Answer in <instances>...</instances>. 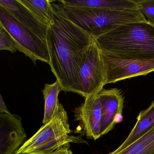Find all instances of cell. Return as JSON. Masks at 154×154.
<instances>
[{"label":"cell","mask_w":154,"mask_h":154,"mask_svg":"<svg viewBox=\"0 0 154 154\" xmlns=\"http://www.w3.org/2000/svg\"><path fill=\"white\" fill-rule=\"evenodd\" d=\"M59 2L66 17L94 39L124 24L147 21L139 10L118 11L66 7Z\"/></svg>","instance_id":"3957f363"},{"label":"cell","mask_w":154,"mask_h":154,"mask_svg":"<svg viewBox=\"0 0 154 154\" xmlns=\"http://www.w3.org/2000/svg\"><path fill=\"white\" fill-rule=\"evenodd\" d=\"M79 75L81 95L85 99L98 95L105 85L104 63L95 41L85 55Z\"/></svg>","instance_id":"8992f818"},{"label":"cell","mask_w":154,"mask_h":154,"mask_svg":"<svg viewBox=\"0 0 154 154\" xmlns=\"http://www.w3.org/2000/svg\"><path fill=\"white\" fill-rule=\"evenodd\" d=\"M26 137L21 117L17 114L0 113V154H15Z\"/></svg>","instance_id":"ba28073f"},{"label":"cell","mask_w":154,"mask_h":154,"mask_svg":"<svg viewBox=\"0 0 154 154\" xmlns=\"http://www.w3.org/2000/svg\"><path fill=\"white\" fill-rule=\"evenodd\" d=\"M101 105V135L109 133L122 120L124 99L117 88L103 89L98 94Z\"/></svg>","instance_id":"9c48e42d"},{"label":"cell","mask_w":154,"mask_h":154,"mask_svg":"<svg viewBox=\"0 0 154 154\" xmlns=\"http://www.w3.org/2000/svg\"><path fill=\"white\" fill-rule=\"evenodd\" d=\"M116 154H154V126L132 144Z\"/></svg>","instance_id":"2e32d148"},{"label":"cell","mask_w":154,"mask_h":154,"mask_svg":"<svg viewBox=\"0 0 154 154\" xmlns=\"http://www.w3.org/2000/svg\"><path fill=\"white\" fill-rule=\"evenodd\" d=\"M0 113H11L8 110L2 95L0 100Z\"/></svg>","instance_id":"ffe728a7"},{"label":"cell","mask_w":154,"mask_h":154,"mask_svg":"<svg viewBox=\"0 0 154 154\" xmlns=\"http://www.w3.org/2000/svg\"><path fill=\"white\" fill-rule=\"evenodd\" d=\"M138 9L145 15L148 22L154 25V0H137Z\"/></svg>","instance_id":"ac0fdd59"},{"label":"cell","mask_w":154,"mask_h":154,"mask_svg":"<svg viewBox=\"0 0 154 154\" xmlns=\"http://www.w3.org/2000/svg\"><path fill=\"white\" fill-rule=\"evenodd\" d=\"M39 22L48 28L53 20L52 1L50 0H17Z\"/></svg>","instance_id":"5bb4252c"},{"label":"cell","mask_w":154,"mask_h":154,"mask_svg":"<svg viewBox=\"0 0 154 154\" xmlns=\"http://www.w3.org/2000/svg\"><path fill=\"white\" fill-rule=\"evenodd\" d=\"M0 50H7L15 53L17 50L14 39L9 33L0 26Z\"/></svg>","instance_id":"e0dca14e"},{"label":"cell","mask_w":154,"mask_h":154,"mask_svg":"<svg viewBox=\"0 0 154 154\" xmlns=\"http://www.w3.org/2000/svg\"><path fill=\"white\" fill-rule=\"evenodd\" d=\"M62 91L59 82L56 81L52 84H46L42 91L45 99V112L43 123L49 121L54 115L59 104L58 95Z\"/></svg>","instance_id":"9a60e30c"},{"label":"cell","mask_w":154,"mask_h":154,"mask_svg":"<svg viewBox=\"0 0 154 154\" xmlns=\"http://www.w3.org/2000/svg\"><path fill=\"white\" fill-rule=\"evenodd\" d=\"M59 2L66 7L104 9L118 11L139 10L137 0H60Z\"/></svg>","instance_id":"7c38bea8"},{"label":"cell","mask_w":154,"mask_h":154,"mask_svg":"<svg viewBox=\"0 0 154 154\" xmlns=\"http://www.w3.org/2000/svg\"><path fill=\"white\" fill-rule=\"evenodd\" d=\"M0 7L7 11L20 24L46 41L47 28L39 22L17 0H0Z\"/></svg>","instance_id":"8fae6325"},{"label":"cell","mask_w":154,"mask_h":154,"mask_svg":"<svg viewBox=\"0 0 154 154\" xmlns=\"http://www.w3.org/2000/svg\"><path fill=\"white\" fill-rule=\"evenodd\" d=\"M101 55L104 63L105 85L154 72V60L117 58L101 52Z\"/></svg>","instance_id":"52a82bcc"},{"label":"cell","mask_w":154,"mask_h":154,"mask_svg":"<svg viewBox=\"0 0 154 154\" xmlns=\"http://www.w3.org/2000/svg\"><path fill=\"white\" fill-rule=\"evenodd\" d=\"M0 26L13 38L17 50L29 57L35 64L37 60L49 64L50 57L46 41L17 21L1 7Z\"/></svg>","instance_id":"5b68a950"},{"label":"cell","mask_w":154,"mask_h":154,"mask_svg":"<svg viewBox=\"0 0 154 154\" xmlns=\"http://www.w3.org/2000/svg\"><path fill=\"white\" fill-rule=\"evenodd\" d=\"M68 115L59 103L53 118L25 141L15 154H50L71 143L85 142L79 137L71 136Z\"/></svg>","instance_id":"277c9868"},{"label":"cell","mask_w":154,"mask_h":154,"mask_svg":"<svg viewBox=\"0 0 154 154\" xmlns=\"http://www.w3.org/2000/svg\"><path fill=\"white\" fill-rule=\"evenodd\" d=\"M57 2L52 1L53 20L47 30L49 65L62 91L81 95L79 71L95 39L70 21Z\"/></svg>","instance_id":"6da1fadb"},{"label":"cell","mask_w":154,"mask_h":154,"mask_svg":"<svg viewBox=\"0 0 154 154\" xmlns=\"http://www.w3.org/2000/svg\"><path fill=\"white\" fill-rule=\"evenodd\" d=\"M103 54L123 59L154 60V25L131 22L95 38Z\"/></svg>","instance_id":"7a4b0ae2"},{"label":"cell","mask_w":154,"mask_h":154,"mask_svg":"<svg viewBox=\"0 0 154 154\" xmlns=\"http://www.w3.org/2000/svg\"><path fill=\"white\" fill-rule=\"evenodd\" d=\"M70 144H67L63 146L60 147L50 154H73L69 149Z\"/></svg>","instance_id":"d6986e66"},{"label":"cell","mask_w":154,"mask_h":154,"mask_svg":"<svg viewBox=\"0 0 154 154\" xmlns=\"http://www.w3.org/2000/svg\"><path fill=\"white\" fill-rule=\"evenodd\" d=\"M75 120L80 122L88 137L96 140L101 136V105L98 95L85 98L75 109Z\"/></svg>","instance_id":"30bf717a"},{"label":"cell","mask_w":154,"mask_h":154,"mask_svg":"<svg viewBox=\"0 0 154 154\" xmlns=\"http://www.w3.org/2000/svg\"><path fill=\"white\" fill-rule=\"evenodd\" d=\"M154 126V100L150 106L141 111L137 118V121L125 141L114 151L109 154H116L144 135Z\"/></svg>","instance_id":"4fadbf2b"}]
</instances>
